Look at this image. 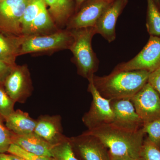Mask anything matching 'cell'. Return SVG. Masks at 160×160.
I'll list each match as a JSON object with an SVG mask.
<instances>
[{"label":"cell","instance_id":"obj_33","mask_svg":"<svg viewBox=\"0 0 160 160\" xmlns=\"http://www.w3.org/2000/svg\"><path fill=\"white\" fill-rule=\"evenodd\" d=\"M0 160H11L8 157V154L2 153L0 154Z\"/></svg>","mask_w":160,"mask_h":160},{"label":"cell","instance_id":"obj_30","mask_svg":"<svg viewBox=\"0 0 160 160\" xmlns=\"http://www.w3.org/2000/svg\"><path fill=\"white\" fill-rule=\"evenodd\" d=\"M110 160H136L128 157L116 156L110 154Z\"/></svg>","mask_w":160,"mask_h":160},{"label":"cell","instance_id":"obj_7","mask_svg":"<svg viewBox=\"0 0 160 160\" xmlns=\"http://www.w3.org/2000/svg\"><path fill=\"white\" fill-rule=\"evenodd\" d=\"M3 85L6 92L15 102H26L33 90L28 66L17 65L12 68Z\"/></svg>","mask_w":160,"mask_h":160},{"label":"cell","instance_id":"obj_35","mask_svg":"<svg viewBox=\"0 0 160 160\" xmlns=\"http://www.w3.org/2000/svg\"><path fill=\"white\" fill-rule=\"evenodd\" d=\"M159 2H160V0H159Z\"/></svg>","mask_w":160,"mask_h":160},{"label":"cell","instance_id":"obj_27","mask_svg":"<svg viewBox=\"0 0 160 160\" xmlns=\"http://www.w3.org/2000/svg\"><path fill=\"white\" fill-rule=\"evenodd\" d=\"M7 152L22 158L26 160H53L49 158L30 153L12 143L9 146Z\"/></svg>","mask_w":160,"mask_h":160},{"label":"cell","instance_id":"obj_11","mask_svg":"<svg viewBox=\"0 0 160 160\" xmlns=\"http://www.w3.org/2000/svg\"><path fill=\"white\" fill-rule=\"evenodd\" d=\"M74 151L84 160H110L109 150L99 139L86 132L69 138Z\"/></svg>","mask_w":160,"mask_h":160},{"label":"cell","instance_id":"obj_32","mask_svg":"<svg viewBox=\"0 0 160 160\" xmlns=\"http://www.w3.org/2000/svg\"><path fill=\"white\" fill-rule=\"evenodd\" d=\"M8 157L11 160H26L22 158L11 154H8Z\"/></svg>","mask_w":160,"mask_h":160},{"label":"cell","instance_id":"obj_6","mask_svg":"<svg viewBox=\"0 0 160 160\" xmlns=\"http://www.w3.org/2000/svg\"><path fill=\"white\" fill-rule=\"evenodd\" d=\"M160 67V37L150 36L146 46L134 58L116 66V71L144 70L152 72Z\"/></svg>","mask_w":160,"mask_h":160},{"label":"cell","instance_id":"obj_12","mask_svg":"<svg viewBox=\"0 0 160 160\" xmlns=\"http://www.w3.org/2000/svg\"><path fill=\"white\" fill-rule=\"evenodd\" d=\"M114 119L112 124L122 129L136 131L142 128L143 122L130 99L111 100Z\"/></svg>","mask_w":160,"mask_h":160},{"label":"cell","instance_id":"obj_28","mask_svg":"<svg viewBox=\"0 0 160 160\" xmlns=\"http://www.w3.org/2000/svg\"><path fill=\"white\" fill-rule=\"evenodd\" d=\"M148 82L160 95V67L150 73Z\"/></svg>","mask_w":160,"mask_h":160},{"label":"cell","instance_id":"obj_14","mask_svg":"<svg viewBox=\"0 0 160 160\" xmlns=\"http://www.w3.org/2000/svg\"><path fill=\"white\" fill-rule=\"evenodd\" d=\"M34 132L52 145L62 142L67 137L63 134L60 115H42L37 120Z\"/></svg>","mask_w":160,"mask_h":160},{"label":"cell","instance_id":"obj_16","mask_svg":"<svg viewBox=\"0 0 160 160\" xmlns=\"http://www.w3.org/2000/svg\"><path fill=\"white\" fill-rule=\"evenodd\" d=\"M26 36L16 35L0 30V60L11 68L17 66L16 60L20 56Z\"/></svg>","mask_w":160,"mask_h":160},{"label":"cell","instance_id":"obj_23","mask_svg":"<svg viewBox=\"0 0 160 160\" xmlns=\"http://www.w3.org/2000/svg\"><path fill=\"white\" fill-rule=\"evenodd\" d=\"M137 160H160V149L146 138Z\"/></svg>","mask_w":160,"mask_h":160},{"label":"cell","instance_id":"obj_26","mask_svg":"<svg viewBox=\"0 0 160 160\" xmlns=\"http://www.w3.org/2000/svg\"><path fill=\"white\" fill-rule=\"evenodd\" d=\"M4 119L0 116V154L8 152L12 144V132L4 124Z\"/></svg>","mask_w":160,"mask_h":160},{"label":"cell","instance_id":"obj_3","mask_svg":"<svg viewBox=\"0 0 160 160\" xmlns=\"http://www.w3.org/2000/svg\"><path fill=\"white\" fill-rule=\"evenodd\" d=\"M73 42L69 50L73 54L72 62L78 74L89 81L93 78L98 69L99 61L92 49V41L97 34L94 27L70 29Z\"/></svg>","mask_w":160,"mask_h":160},{"label":"cell","instance_id":"obj_36","mask_svg":"<svg viewBox=\"0 0 160 160\" xmlns=\"http://www.w3.org/2000/svg\"><path fill=\"white\" fill-rule=\"evenodd\" d=\"M0 1H1V0H0Z\"/></svg>","mask_w":160,"mask_h":160},{"label":"cell","instance_id":"obj_4","mask_svg":"<svg viewBox=\"0 0 160 160\" xmlns=\"http://www.w3.org/2000/svg\"><path fill=\"white\" fill-rule=\"evenodd\" d=\"M72 42L71 32L67 29H59L49 34L26 36L21 47L20 56L69 49Z\"/></svg>","mask_w":160,"mask_h":160},{"label":"cell","instance_id":"obj_8","mask_svg":"<svg viewBox=\"0 0 160 160\" xmlns=\"http://www.w3.org/2000/svg\"><path fill=\"white\" fill-rule=\"evenodd\" d=\"M130 100L143 124L160 118V95L148 82Z\"/></svg>","mask_w":160,"mask_h":160},{"label":"cell","instance_id":"obj_19","mask_svg":"<svg viewBox=\"0 0 160 160\" xmlns=\"http://www.w3.org/2000/svg\"><path fill=\"white\" fill-rule=\"evenodd\" d=\"M59 29H60L56 26L46 5L32 23L26 36L49 34Z\"/></svg>","mask_w":160,"mask_h":160},{"label":"cell","instance_id":"obj_1","mask_svg":"<svg viewBox=\"0 0 160 160\" xmlns=\"http://www.w3.org/2000/svg\"><path fill=\"white\" fill-rule=\"evenodd\" d=\"M151 72L146 70L116 71L104 76L94 75L93 82L103 98L110 100L130 99L147 83Z\"/></svg>","mask_w":160,"mask_h":160},{"label":"cell","instance_id":"obj_22","mask_svg":"<svg viewBox=\"0 0 160 160\" xmlns=\"http://www.w3.org/2000/svg\"><path fill=\"white\" fill-rule=\"evenodd\" d=\"M52 152L53 160H80L76 156L69 138L55 145Z\"/></svg>","mask_w":160,"mask_h":160},{"label":"cell","instance_id":"obj_31","mask_svg":"<svg viewBox=\"0 0 160 160\" xmlns=\"http://www.w3.org/2000/svg\"><path fill=\"white\" fill-rule=\"evenodd\" d=\"M86 1H87V0H74L75 5V12H76L79 9L82 4Z\"/></svg>","mask_w":160,"mask_h":160},{"label":"cell","instance_id":"obj_34","mask_svg":"<svg viewBox=\"0 0 160 160\" xmlns=\"http://www.w3.org/2000/svg\"><path fill=\"white\" fill-rule=\"evenodd\" d=\"M154 2H155L156 4H157L158 8L160 9V3L159 0H154Z\"/></svg>","mask_w":160,"mask_h":160},{"label":"cell","instance_id":"obj_5","mask_svg":"<svg viewBox=\"0 0 160 160\" xmlns=\"http://www.w3.org/2000/svg\"><path fill=\"white\" fill-rule=\"evenodd\" d=\"M88 91L92 96L89 111L83 116L82 120L88 130L111 124L114 119V114L111 106V100L102 97L96 88L93 78L89 80Z\"/></svg>","mask_w":160,"mask_h":160},{"label":"cell","instance_id":"obj_18","mask_svg":"<svg viewBox=\"0 0 160 160\" xmlns=\"http://www.w3.org/2000/svg\"><path fill=\"white\" fill-rule=\"evenodd\" d=\"M7 128L15 134L23 135L34 132L37 120L32 118L29 113L17 109L5 119Z\"/></svg>","mask_w":160,"mask_h":160},{"label":"cell","instance_id":"obj_17","mask_svg":"<svg viewBox=\"0 0 160 160\" xmlns=\"http://www.w3.org/2000/svg\"><path fill=\"white\" fill-rule=\"evenodd\" d=\"M46 6L49 7V14L56 26L59 27L66 26L68 21L75 11L73 0H44Z\"/></svg>","mask_w":160,"mask_h":160},{"label":"cell","instance_id":"obj_24","mask_svg":"<svg viewBox=\"0 0 160 160\" xmlns=\"http://www.w3.org/2000/svg\"><path fill=\"white\" fill-rule=\"evenodd\" d=\"M15 102L8 95L4 86L0 83V116L4 119L14 111Z\"/></svg>","mask_w":160,"mask_h":160},{"label":"cell","instance_id":"obj_15","mask_svg":"<svg viewBox=\"0 0 160 160\" xmlns=\"http://www.w3.org/2000/svg\"><path fill=\"white\" fill-rule=\"evenodd\" d=\"M11 141L12 143L30 153L53 158L52 149L54 145L46 142L34 132L19 135L12 132Z\"/></svg>","mask_w":160,"mask_h":160},{"label":"cell","instance_id":"obj_20","mask_svg":"<svg viewBox=\"0 0 160 160\" xmlns=\"http://www.w3.org/2000/svg\"><path fill=\"white\" fill-rule=\"evenodd\" d=\"M45 5L44 0H29L21 19L23 35H27L32 23Z\"/></svg>","mask_w":160,"mask_h":160},{"label":"cell","instance_id":"obj_21","mask_svg":"<svg viewBox=\"0 0 160 160\" xmlns=\"http://www.w3.org/2000/svg\"><path fill=\"white\" fill-rule=\"evenodd\" d=\"M146 26L150 36L160 37V10L154 0H147Z\"/></svg>","mask_w":160,"mask_h":160},{"label":"cell","instance_id":"obj_9","mask_svg":"<svg viewBox=\"0 0 160 160\" xmlns=\"http://www.w3.org/2000/svg\"><path fill=\"white\" fill-rule=\"evenodd\" d=\"M114 0H87L70 18L66 29L94 27L106 8Z\"/></svg>","mask_w":160,"mask_h":160},{"label":"cell","instance_id":"obj_13","mask_svg":"<svg viewBox=\"0 0 160 160\" xmlns=\"http://www.w3.org/2000/svg\"><path fill=\"white\" fill-rule=\"evenodd\" d=\"M129 0H114L103 12L94 28L97 34H100L110 43L116 37V25Z\"/></svg>","mask_w":160,"mask_h":160},{"label":"cell","instance_id":"obj_25","mask_svg":"<svg viewBox=\"0 0 160 160\" xmlns=\"http://www.w3.org/2000/svg\"><path fill=\"white\" fill-rule=\"evenodd\" d=\"M142 129L148 139L160 149V118L143 124Z\"/></svg>","mask_w":160,"mask_h":160},{"label":"cell","instance_id":"obj_2","mask_svg":"<svg viewBox=\"0 0 160 160\" xmlns=\"http://www.w3.org/2000/svg\"><path fill=\"white\" fill-rule=\"evenodd\" d=\"M85 132L99 139L110 155L136 160L139 157L146 134L142 128L138 131H130L112 123Z\"/></svg>","mask_w":160,"mask_h":160},{"label":"cell","instance_id":"obj_10","mask_svg":"<svg viewBox=\"0 0 160 160\" xmlns=\"http://www.w3.org/2000/svg\"><path fill=\"white\" fill-rule=\"evenodd\" d=\"M29 0L0 1V30L22 35L21 19Z\"/></svg>","mask_w":160,"mask_h":160},{"label":"cell","instance_id":"obj_29","mask_svg":"<svg viewBox=\"0 0 160 160\" xmlns=\"http://www.w3.org/2000/svg\"><path fill=\"white\" fill-rule=\"evenodd\" d=\"M12 68L0 60V83L3 84Z\"/></svg>","mask_w":160,"mask_h":160}]
</instances>
